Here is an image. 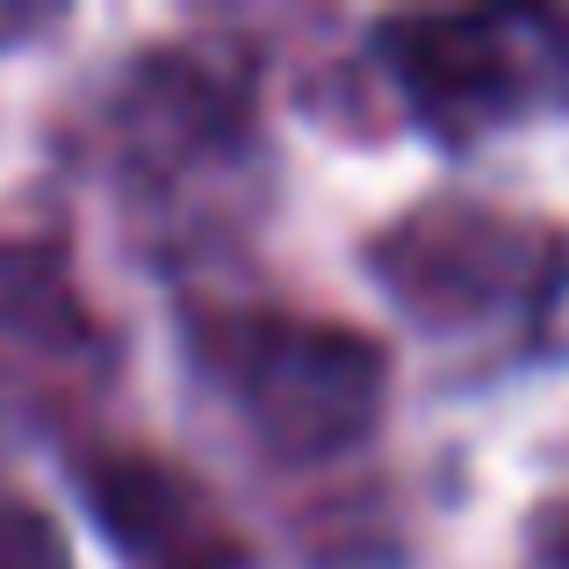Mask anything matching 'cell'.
<instances>
[{"instance_id":"277c9868","label":"cell","mask_w":569,"mask_h":569,"mask_svg":"<svg viewBox=\"0 0 569 569\" xmlns=\"http://www.w3.org/2000/svg\"><path fill=\"white\" fill-rule=\"evenodd\" d=\"M0 569H72L58 527L22 498H0Z\"/></svg>"},{"instance_id":"6da1fadb","label":"cell","mask_w":569,"mask_h":569,"mask_svg":"<svg viewBox=\"0 0 569 569\" xmlns=\"http://www.w3.org/2000/svg\"><path fill=\"white\" fill-rule=\"evenodd\" d=\"M194 361L274 455L296 461L353 447L389 382L376 339L296 310H209L194 318Z\"/></svg>"},{"instance_id":"3957f363","label":"cell","mask_w":569,"mask_h":569,"mask_svg":"<svg viewBox=\"0 0 569 569\" xmlns=\"http://www.w3.org/2000/svg\"><path fill=\"white\" fill-rule=\"evenodd\" d=\"M80 498L130 569H246V541L223 505L144 447H109L80 461Z\"/></svg>"},{"instance_id":"7a4b0ae2","label":"cell","mask_w":569,"mask_h":569,"mask_svg":"<svg viewBox=\"0 0 569 569\" xmlns=\"http://www.w3.org/2000/svg\"><path fill=\"white\" fill-rule=\"evenodd\" d=\"M548 37L556 22L541 14H418V22H382L376 43L403 101L432 130L461 138L527 109L548 72Z\"/></svg>"}]
</instances>
